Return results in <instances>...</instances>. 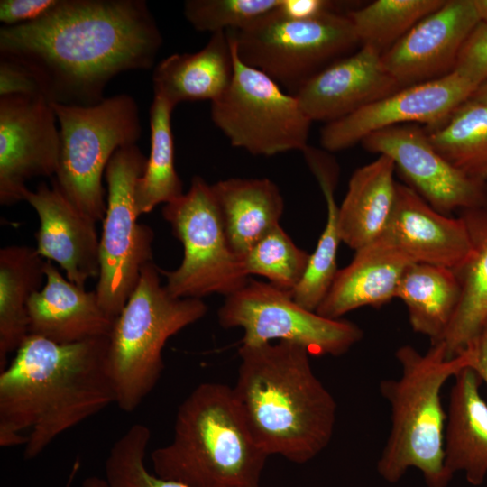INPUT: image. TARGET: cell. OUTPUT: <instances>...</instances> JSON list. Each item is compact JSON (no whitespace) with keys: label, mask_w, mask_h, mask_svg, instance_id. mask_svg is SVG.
Wrapping results in <instances>:
<instances>
[{"label":"cell","mask_w":487,"mask_h":487,"mask_svg":"<svg viewBox=\"0 0 487 487\" xmlns=\"http://www.w3.org/2000/svg\"><path fill=\"white\" fill-rule=\"evenodd\" d=\"M143 0H60L41 19L0 29V57L27 69L54 104L101 102L116 75L149 69L162 44Z\"/></svg>","instance_id":"6da1fadb"},{"label":"cell","mask_w":487,"mask_h":487,"mask_svg":"<svg viewBox=\"0 0 487 487\" xmlns=\"http://www.w3.org/2000/svg\"><path fill=\"white\" fill-rule=\"evenodd\" d=\"M108 336L57 344L29 335L0 372V446L33 459L60 435L115 403Z\"/></svg>","instance_id":"7a4b0ae2"},{"label":"cell","mask_w":487,"mask_h":487,"mask_svg":"<svg viewBox=\"0 0 487 487\" xmlns=\"http://www.w3.org/2000/svg\"><path fill=\"white\" fill-rule=\"evenodd\" d=\"M233 392L254 439L268 455L309 462L330 443L336 402L294 343L241 345Z\"/></svg>","instance_id":"3957f363"},{"label":"cell","mask_w":487,"mask_h":487,"mask_svg":"<svg viewBox=\"0 0 487 487\" xmlns=\"http://www.w3.org/2000/svg\"><path fill=\"white\" fill-rule=\"evenodd\" d=\"M268 455L232 387L198 385L179 405L171 441L151 453L153 473L188 487H259Z\"/></svg>","instance_id":"277c9868"},{"label":"cell","mask_w":487,"mask_h":487,"mask_svg":"<svg viewBox=\"0 0 487 487\" xmlns=\"http://www.w3.org/2000/svg\"><path fill=\"white\" fill-rule=\"evenodd\" d=\"M400 364L398 379L380 382L391 410V428L377 463L380 476L397 483L409 468L420 471L427 487H446L452 476L444 464L446 413L441 400L444 384L471 366L469 350L448 358L441 343L426 354L405 345L395 353Z\"/></svg>","instance_id":"5b68a950"},{"label":"cell","mask_w":487,"mask_h":487,"mask_svg":"<svg viewBox=\"0 0 487 487\" xmlns=\"http://www.w3.org/2000/svg\"><path fill=\"white\" fill-rule=\"evenodd\" d=\"M207 312L200 299L171 295L161 284L160 268L153 262L142 268L108 335V370L115 403L123 411H134L156 386L164 369L167 341Z\"/></svg>","instance_id":"8992f818"},{"label":"cell","mask_w":487,"mask_h":487,"mask_svg":"<svg viewBox=\"0 0 487 487\" xmlns=\"http://www.w3.org/2000/svg\"><path fill=\"white\" fill-rule=\"evenodd\" d=\"M60 125V153L54 184L96 224L106 211L102 179L114 153L134 145L142 134L139 109L126 94L88 106L51 103Z\"/></svg>","instance_id":"52a82bcc"},{"label":"cell","mask_w":487,"mask_h":487,"mask_svg":"<svg viewBox=\"0 0 487 487\" xmlns=\"http://www.w3.org/2000/svg\"><path fill=\"white\" fill-rule=\"evenodd\" d=\"M226 32L242 62L291 95L360 45L347 14L300 21L286 18L276 9L244 29Z\"/></svg>","instance_id":"ba28073f"},{"label":"cell","mask_w":487,"mask_h":487,"mask_svg":"<svg viewBox=\"0 0 487 487\" xmlns=\"http://www.w3.org/2000/svg\"><path fill=\"white\" fill-rule=\"evenodd\" d=\"M161 213L183 246L178 268L160 269L171 295L200 299L211 294L227 297L248 282L243 257L229 244L211 184L194 176L188 190L165 204Z\"/></svg>","instance_id":"9c48e42d"},{"label":"cell","mask_w":487,"mask_h":487,"mask_svg":"<svg viewBox=\"0 0 487 487\" xmlns=\"http://www.w3.org/2000/svg\"><path fill=\"white\" fill-rule=\"evenodd\" d=\"M147 157L134 145L118 149L109 161L106 211L99 240L100 272L96 293L103 310L115 319L135 289L142 268L152 262V229L138 223L135 188Z\"/></svg>","instance_id":"30bf717a"},{"label":"cell","mask_w":487,"mask_h":487,"mask_svg":"<svg viewBox=\"0 0 487 487\" xmlns=\"http://www.w3.org/2000/svg\"><path fill=\"white\" fill-rule=\"evenodd\" d=\"M230 41L234 76L226 91L211 103L213 123L231 145L254 156L303 152L308 145L311 119L294 95L242 62Z\"/></svg>","instance_id":"8fae6325"},{"label":"cell","mask_w":487,"mask_h":487,"mask_svg":"<svg viewBox=\"0 0 487 487\" xmlns=\"http://www.w3.org/2000/svg\"><path fill=\"white\" fill-rule=\"evenodd\" d=\"M218 320L225 328H242L244 345L285 341L305 347L311 355H342L363 337L356 324L325 317L298 304L291 292L251 278L225 297Z\"/></svg>","instance_id":"7c38bea8"},{"label":"cell","mask_w":487,"mask_h":487,"mask_svg":"<svg viewBox=\"0 0 487 487\" xmlns=\"http://www.w3.org/2000/svg\"><path fill=\"white\" fill-rule=\"evenodd\" d=\"M371 152L390 157L410 188L433 208L450 216L487 208V181L473 179L447 161L431 144L425 127L396 125L362 141Z\"/></svg>","instance_id":"4fadbf2b"},{"label":"cell","mask_w":487,"mask_h":487,"mask_svg":"<svg viewBox=\"0 0 487 487\" xmlns=\"http://www.w3.org/2000/svg\"><path fill=\"white\" fill-rule=\"evenodd\" d=\"M51 103L43 96H0V204L24 198L27 181L54 177L60 136Z\"/></svg>","instance_id":"5bb4252c"},{"label":"cell","mask_w":487,"mask_h":487,"mask_svg":"<svg viewBox=\"0 0 487 487\" xmlns=\"http://www.w3.org/2000/svg\"><path fill=\"white\" fill-rule=\"evenodd\" d=\"M477 85L455 71L408 86L354 113L326 124L320 143L328 152L348 149L380 130L407 124L433 128L466 102Z\"/></svg>","instance_id":"9a60e30c"},{"label":"cell","mask_w":487,"mask_h":487,"mask_svg":"<svg viewBox=\"0 0 487 487\" xmlns=\"http://www.w3.org/2000/svg\"><path fill=\"white\" fill-rule=\"evenodd\" d=\"M479 22L473 0H446L383 52L382 63L402 87L443 77Z\"/></svg>","instance_id":"2e32d148"},{"label":"cell","mask_w":487,"mask_h":487,"mask_svg":"<svg viewBox=\"0 0 487 487\" xmlns=\"http://www.w3.org/2000/svg\"><path fill=\"white\" fill-rule=\"evenodd\" d=\"M400 88L385 69L381 53L361 45L311 78L294 96L312 122L328 124Z\"/></svg>","instance_id":"e0dca14e"},{"label":"cell","mask_w":487,"mask_h":487,"mask_svg":"<svg viewBox=\"0 0 487 487\" xmlns=\"http://www.w3.org/2000/svg\"><path fill=\"white\" fill-rule=\"evenodd\" d=\"M24 201L35 210L39 229L36 250L58 263L72 283L85 288L100 272L99 240L96 223L80 213L57 188L41 182L28 189Z\"/></svg>","instance_id":"ac0fdd59"},{"label":"cell","mask_w":487,"mask_h":487,"mask_svg":"<svg viewBox=\"0 0 487 487\" xmlns=\"http://www.w3.org/2000/svg\"><path fill=\"white\" fill-rule=\"evenodd\" d=\"M383 236L413 262L450 269L461 264L472 249L461 216L438 212L409 186L398 182L393 210Z\"/></svg>","instance_id":"d6986e66"},{"label":"cell","mask_w":487,"mask_h":487,"mask_svg":"<svg viewBox=\"0 0 487 487\" xmlns=\"http://www.w3.org/2000/svg\"><path fill=\"white\" fill-rule=\"evenodd\" d=\"M44 274L45 284L28 302L29 335L62 345L109 335L115 319L95 290L72 283L49 260Z\"/></svg>","instance_id":"ffe728a7"},{"label":"cell","mask_w":487,"mask_h":487,"mask_svg":"<svg viewBox=\"0 0 487 487\" xmlns=\"http://www.w3.org/2000/svg\"><path fill=\"white\" fill-rule=\"evenodd\" d=\"M412 262L382 235L355 251L352 262L338 270L317 313L339 319L359 308L383 306L396 298L400 279Z\"/></svg>","instance_id":"44dd1931"},{"label":"cell","mask_w":487,"mask_h":487,"mask_svg":"<svg viewBox=\"0 0 487 487\" xmlns=\"http://www.w3.org/2000/svg\"><path fill=\"white\" fill-rule=\"evenodd\" d=\"M444 433V464L453 477L463 472L473 486L487 476V403L480 394L482 378L467 366L455 375Z\"/></svg>","instance_id":"7402d4cb"},{"label":"cell","mask_w":487,"mask_h":487,"mask_svg":"<svg viewBox=\"0 0 487 487\" xmlns=\"http://www.w3.org/2000/svg\"><path fill=\"white\" fill-rule=\"evenodd\" d=\"M234 71L230 37L225 31L211 34L207 43L193 53H174L153 70L154 96L173 107L185 101L218 99L228 88Z\"/></svg>","instance_id":"603a6c76"},{"label":"cell","mask_w":487,"mask_h":487,"mask_svg":"<svg viewBox=\"0 0 487 487\" xmlns=\"http://www.w3.org/2000/svg\"><path fill=\"white\" fill-rule=\"evenodd\" d=\"M459 216L467 227L472 249L453 269L460 286L459 302L437 342L448 358L463 353L487 330V208L463 210Z\"/></svg>","instance_id":"cb8c5ba5"},{"label":"cell","mask_w":487,"mask_h":487,"mask_svg":"<svg viewBox=\"0 0 487 487\" xmlns=\"http://www.w3.org/2000/svg\"><path fill=\"white\" fill-rule=\"evenodd\" d=\"M395 165L385 155L354 170L338 207L342 242L354 251L381 238L396 198Z\"/></svg>","instance_id":"d4e9b609"},{"label":"cell","mask_w":487,"mask_h":487,"mask_svg":"<svg viewBox=\"0 0 487 487\" xmlns=\"http://www.w3.org/2000/svg\"><path fill=\"white\" fill-rule=\"evenodd\" d=\"M212 185L232 249L241 257L280 225L284 200L267 178H229Z\"/></svg>","instance_id":"484cf974"},{"label":"cell","mask_w":487,"mask_h":487,"mask_svg":"<svg viewBox=\"0 0 487 487\" xmlns=\"http://www.w3.org/2000/svg\"><path fill=\"white\" fill-rule=\"evenodd\" d=\"M45 261L36 248L9 245L0 250V370L29 335L28 302L42 288Z\"/></svg>","instance_id":"4316f807"},{"label":"cell","mask_w":487,"mask_h":487,"mask_svg":"<svg viewBox=\"0 0 487 487\" xmlns=\"http://www.w3.org/2000/svg\"><path fill=\"white\" fill-rule=\"evenodd\" d=\"M302 152L325 196L327 216L317 247L309 256L305 274L291 291V295L298 304L316 311L338 271L336 260L342 239L338 225L339 206L335 202L334 193L339 169L335 160L322 150L308 145Z\"/></svg>","instance_id":"83f0119b"},{"label":"cell","mask_w":487,"mask_h":487,"mask_svg":"<svg viewBox=\"0 0 487 487\" xmlns=\"http://www.w3.org/2000/svg\"><path fill=\"white\" fill-rule=\"evenodd\" d=\"M396 298L407 307L412 329L437 343L457 308L460 286L453 269L412 262L405 270Z\"/></svg>","instance_id":"f1b7e54d"},{"label":"cell","mask_w":487,"mask_h":487,"mask_svg":"<svg viewBox=\"0 0 487 487\" xmlns=\"http://www.w3.org/2000/svg\"><path fill=\"white\" fill-rule=\"evenodd\" d=\"M174 107L154 96L150 107L151 152L143 174L135 188L138 216L150 213L155 207L183 195L182 182L174 166L171 113Z\"/></svg>","instance_id":"f546056e"},{"label":"cell","mask_w":487,"mask_h":487,"mask_svg":"<svg viewBox=\"0 0 487 487\" xmlns=\"http://www.w3.org/2000/svg\"><path fill=\"white\" fill-rule=\"evenodd\" d=\"M433 147L466 175L487 181V104L467 100L441 124L425 128Z\"/></svg>","instance_id":"4dcf8cb0"},{"label":"cell","mask_w":487,"mask_h":487,"mask_svg":"<svg viewBox=\"0 0 487 487\" xmlns=\"http://www.w3.org/2000/svg\"><path fill=\"white\" fill-rule=\"evenodd\" d=\"M446 0H377L348 11L361 45H369L381 54L400 41L419 21L432 14Z\"/></svg>","instance_id":"1f68e13d"},{"label":"cell","mask_w":487,"mask_h":487,"mask_svg":"<svg viewBox=\"0 0 487 487\" xmlns=\"http://www.w3.org/2000/svg\"><path fill=\"white\" fill-rule=\"evenodd\" d=\"M309 256L280 225L253 244L243 262L249 276L264 277L272 286L291 292L302 280Z\"/></svg>","instance_id":"d6a6232c"},{"label":"cell","mask_w":487,"mask_h":487,"mask_svg":"<svg viewBox=\"0 0 487 487\" xmlns=\"http://www.w3.org/2000/svg\"><path fill=\"white\" fill-rule=\"evenodd\" d=\"M150 440V428L137 423L113 444L105 462L107 487H188L148 471L145 456Z\"/></svg>","instance_id":"836d02e7"},{"label":"cell","mask_w":487,"mask_h":487,"mask_svg":"<svg viewBox=\"0 0 487 487\" xmlns=\"http://www.w3.org/2000/svg\"><path fill=\"white\" fill-rule=\"evenodd\" d=\"M281 0H187L183 13L199 32L241 30L276 10Z\"/></svg>","instance_id":"e575fe53"},{"label":"cell","mask_w":487,"mask_h":487,"mask_svg":"<svg viewBox=\"0 0 487 487\" xmlns=\"http://www.w3.org/2000/svg\"><path fill=\"white\" fill-rule=\"evenodd\" d=\"M453 71L478 87L487 82V23L479 22L464 43Z\"/></svg>","instance_id":"d590c367"},{"label":"cell","mask_w":487,"mask_h":487,"mask_svg":"<svg viewBox=\"0 0 487 487\" xmlns=\"http://www.w3.org/2000/svg\"><path fill=\"white\" fill-rule=\"evenodd\" d=\"M5 96L43 95L37 80L27 69L0 57V96Z\"/></svg>","instance_id":"8d00e7d4"},{"label":"cell","mask_w":487,"mask_h":487,"mask_svg":"<svg viewBox=\"0 0 487 487\" xmlns=\"http://www.w3.org/2000/svg\"><path fill=\"white\" fill-rule=\"evenodd\" d=\"M60 0H1L0 21L4 26L35 22L51 11Z\"/></svg>","instance_id":"74e56055"},{"label":"cell","mask_w":487,"mask_h":487,"mask_svg":"<svg viewBox=\"0 0 487 487\" xmlns=\"http://www.w3.org/2000/svg\"><path fill=\"white\" fill-rule=\"evenodd\" d=\"M334 2L326 0H281L277 12L292 20H313L329 14H340L335 10Z\"/></svg>","instance_id":"f35d334b"},{"label":"cell","mask_w":487,"mask_h":487,"mask_svg":"<svg viewBox=\"0 0 487 487\" xmlns=\"http://www.w3.org/2000/svg\"><path fill=\"white\" fill-rule=\"evenodd\" d=\"M466 350H469L471 354L470 367L473 368L487 384V330Z\"/></svg>","instance_id":"ab89813d"},{"label":"cell","mask_w":487,"mask_h":487,"mask_svg":"<svg viewBox=\"0 0 487 487\" xmlns=\"http://www.w3.org/2000/svg\"><path fill=\"white\" fill-rule=\"evenodd\" d=\"M469 100L487 104V82L480 85L474 90Z\"/></svg>","instance_id":"60d3db41"},{"label":"cell","mask_w":487,"mask_h":487,"mask_svg":"<svg viewBox=\"0 0 487 487\" xmlns=\"http://www.w3.org/2000/svg\"><path fill=\"white\" fill-rule=\"evenodd\" d=\"M481 22L487 23V0H473Z\"/></svg>","instance_id":"b9f144b4"},{"label":"cell","mask_w":487,"mask_h":487,"mask_svg":"<svg viewBox=\"0 0 487 487\" xmlns=\"http://www.w3.org/2000/svg\"><path fill=\"white\" fill-rule=\"evenodd\" d=\"M80 487H107V483L105 478L89 476L82 482Z\"/></svg>","instance_id":"7bdbcfd3"},{"label":"cell","mask_w":487,"mask_h":487,"mask_svg":"<svg viewBox=\"0 0 487 487\" xmlns=\"http://www.w3.org/2000/svg\"><path fill=\"white\" fill-rule=\"evenodd\" d=\"M78 468H79V463L77 461L74 464V466H73L72 471L70 473V475L69 477V481H68V482L66 484V487H71L72 481H73L74 477L77 475Z\"/></svg>","instance_id":"ee69618b"}]
</instances>
